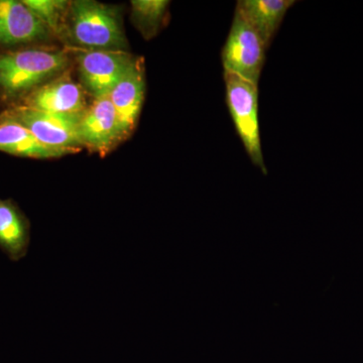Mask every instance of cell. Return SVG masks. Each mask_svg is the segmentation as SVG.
<instances>
[{
	"instance_id": "cell-10",
	"label": "cell",
	"mask_w": 363,
	"mask_h": 363,
	"mask_svg": "<svg viewBox=\"0 0 363 363\" xmlns=\"http://www.w3.org/2000/svg\"><path fill=\"white\" fill-rule=\"evenodd\" d=\"M51 30L16 0H0V45H13L48 40Z\"/></svg>"
},
{
	"instance_id": "cell-15",
	"label": "cell",
	"mask_w": 363,
	"mask_h": 363,
	"mask_svg": "<svg viewBox=\"0 0 363 363\" xmlns=\"http://www.w3.org/2000/svg\"><path fill=\"white\" fill-rule=\"evenodd\" d=\"M30 11L54 35L65 33L71 2L63 0H23Z\"/></svg>"
},
{
	"instance_id": "cell-4",
	"label": "cell",
	"mask_w": 363,
	"mask_h": 363,
	"mask_svg": "<svg viewBox=\"0 0 363 363\" xmlns=\"http://www.w3.org/2000/svg\"><path fill=\"white\" fill-rule=\"evenodd\" d=\"M267 50L259 35L235 11L233 25L221 52L224 73L234 74L259 85Z\"/></svg>"
},
{
	"instance_id": "cell-3",
	"label": "cell",
	"mask_w": 363,
	"mask_h": 363,
	"mask_svg": "<svg viewBox=\"0 0 363 363\" xmlns=\"http://www.w3.org/2000/svg\"><path fill=\"white\" fill-rule=\"evenodd\" d=\"M225 99L234 128L250 161L267 175L259 123V85L240 76L224 73Z\"/></svg>"
},
{
	"instance_id": "cell-12",
	"label": "cell",
	"mask_w": 363,
	"mask_h": 363,
	"mask_svg": "<svg viewBox=\"0 0 363 363\" xmlns=\"http://www.w3.org/2000/svg\"><path fill=\"white\" fill-rule=\"evenodd\" d=\"M30 242L28 221L13 201L0 198V250L9 259L18 262L28 253Z\"/></svg>"
},
{
	"instance_id": "cell-13",
	"label": "cell",
	"mask_w": 363,
	"mask_h": 363,
	"mask_svg": "<svg viewBox=\"0 0 363 363\" xmlns=\"http://www.w3.org/2000/svg\"><path fill=\"white\" fill-rule=\"evenodd\" d=\"M0 152L33 159H52L70 155L45 147L25 125L9 116L0 121Z\"/></svg>"
},
{
	"instance_id": "cell-11",
	"label": "cell",
	"mask_w": 363,
	"mask_h": 363,
	"mask_svg": "<svg viewBox=\"0 0 363 363\" xmlns=\"http://www.w3.org/2000/svg\"><path fill=\"white\" fill-rule=\"evenodd\" d=\"M294 0H238L235 11L259 35L267 49L272 45Z\"/></svg>"
},
{
	"instance_id": "cell-5",
	"label": "cell",
	"mask_w": 363,
	"mask_h": 363,
	"mask_svg": "<svg viewBox=\"0 0 363 363\" xmlns=\"http://www.w3.org/2000/svg\"><path fill=\"white\" fill-rule=\"evenodd\" d=\"M82 114L49 113L21 107L9 116L25 125L45 147L73 154L83 147L79 130Z\"/></svg>"
},
{
	"instance_id": "cell-2",
	"label": "cell",
	"mask_w": 363,
	"mask_h": 363,
	"mask_svg": "<svg viewBox=\"0 0 363 363\" xmlns=\"http://www.w3.org/2000/svg\"><path fill=\"white\" fill-rule=\"evenodd\" d=\"M68 65L64 50L28 49L0 55V94L14 97L37 89Z\"/></svg>"
},
{
	"instance_id": "cell-14",
	"label": "cell",
	"mask_w": 363,
	"mask_h": 363,
	"mask_svg": "<svg viewBox=\"0 0 363 363\" xmlns=\"http://www.w3.org/2000/svg\"><path fill=\"white\" fill-rule=\"evenodd\" d=\"M168 0H133L131 20L143 37L150 40L156 37L169 23Z\"/></svg>"
},
{
	"instance_id": "cell-8",
	"label": "cell",
	"mask_w": 363,
	"mask_h": 363,
	"mask_svg": "<svg viewBox=\"0 0 363 363\" xmlns=\"http://www.w3.org/2000/svg\"><path fill=\"white\" fill-rule=\"evenodd\" d=\"M26 107L49 113L78 116L88 106L82 85L63 74L32 91L26 98Z\"/></svg>"
},
{
	"instance_id": "cell-7",
	"label": "cell",
	"mask_w": 363,
	"mask_h": 363,
	"mask_svg": "<svg viewBox=\"0 0 363 363\" xmlns=\"http://www.w3.org/2000/svg\"><path fill=\"white\" fill-rule=\"evenodd\" d=\"M145 73L143 60L135 59L130 70L108 95L116 111L121 143L133 135L140 118L145 95Z\"/></svg>"
},
{
	"instance_id": "cell-6",
	"label": "cell",
	"mask_w": 363,
	"mask_h": 363,
	"mask_svg": "<svg viewBox=\"0 0 363 363\" xmlns=\"http://www.w3.org/2000/svg\"><path fill=\"white\" fill-rule=\"evenodd\" d=\"M135 59L126 51H79L76 60L82 87L94 99L108 96Z\"/></svg>"
},
{
	"instance_id": "cell-9",
	"label": "cell",
	"mask_w": 363,
	"mask_h": 363,
	"mask_svg": "<svg viewBox=\"0 0 363 363\" xmlns=\"http://www.w3.org/2000/svg\"><path fill=\"white\" fill-rule=\"evenodd\" d=\"M79 130L83 147L102 156L121 143L116 111L109 96L96 98L86 108L81 116Z\"/></svg>"
},
{
	"instance_id": "cell-1",
	"label": "cell",
	"mask_w": 363,
	"mask_h": 363,
	"mask_svg": "<svg viewBox=\"0 0 363 363\" xmlns=\"http://www.w3.org/2000/svg\"><path fill=\"white\" fill-rule=\"evenodd\" d=\"M66 35L87 51H125L128 42L118 7L77 0L70 4Z\"/></svg>"
}]
</instances>
